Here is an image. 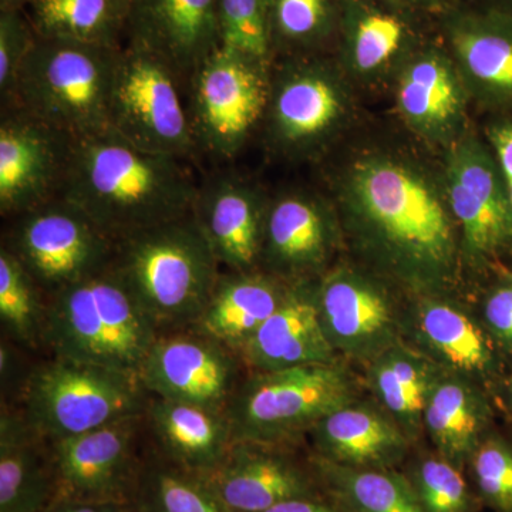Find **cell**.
<instances>
[{"label":"cell","mask_w":512,"mask_h":512,"mask_svg":"<svg viewBox=\"0 0 512 512\" xmlns=\"http://www.w3.org/2000/svg\"><path fill=\"white\" fill-rule=\"evenodd\" d=\"M36 40L35 29L25 9L0 10V97L3 109L12 104L20 70Z\"/></svg>","instance_id":"obj_40"},{"label":"cell","mask_w":512,"mask_h":512,"mask_svg":"<svg viewBox=\"0 0 512 512\" xmlns=\"http://www.w3.org/2000/svg\"><path fill=\"white\" fill-rule=\"evenodd\" d=\"M5 247L46 296L109 268L113 241L77 205L56 197L12 218Z\"/></svg>","instance_id":"obj_10"},{"label":"cell","mask_w":512,"mask_h":512,"mask_svg":"<svg viewBox=\"0 0 512 512\" xmlns=\"http://www.w3.org/2000/svg\"><path fill=\"white\" fill-rule=\"evenodd\" d=\"M446 192L466 254L488 261L512 247V207L493 150L478 138L458 137L446 161Z\"/></svg>","instance_id":"obj_12"},{"label":"cell","mask_w":512,"mask_h":512,"mask_svg":"<svg viewBox=\"0 0 512 512\" xmlns=\"http://www.w3.org/2000/svg\"><path fill=\"white\" fill-rule=\"evenodd\" d=\"M0 373H2L3 389H6L10 382L18 376V356L5 340L0 346Z\"/></svg>","instance_id":"obj_45"},{"label":"cell","mask_w":512,"mask_h":512,"mask_svg":"<svg viewBox=\"0 0 512 512\" xmlns=\"http://www.w3.org/2000/svg\"><path fill=\"white\" fill-rule=\"evenodd\" d=\"M397 67V109L407 126L427 140L454 143L470 94L450 53L416 47Z\"/></svg>","instance_id":"obj_21"},{"label":"cell","mask_w":512,"mask_h":512,"mask_svg":"<svg viewBox=\"0 0 512 512\" xmlns=\"http://www.w3.org/2000/svg\"><path fill=\"white\" fill-rule=\"evenodd\" d=\"M291 284L262 269L221 272L204 311L190 329L217 340L239 356L284 302Z\"/></svg>","instance_id":"obj_27"},{"label":"cell","mask_w":512,"mask_h":512,"mask_svg":"<svg viewBox=\"0 0 512 512\" xmlns=\"http://www.w3.org/2000/svg\"><path fill=\"white\" fill-rule=\"evenodd\" d=\"M335 244L325 205L302 192L269 202L259 269L288 282L315 279Z\"/></svg>","instance_id":"obj_23"},{"label":"cell","mask_w":512,"mask_h":512,"mask_svg":"<svg viewBox=\"0 0 512 512\" xmlns=\"http://www.w3.org/2000/svg\"><path fill=\"white\" fill-rule=\"evenodd\" d=\"M357 399V384L340 363L252 372L225 414L234 441L288 447L326 414Z\"/></svg>","instance_id":"obj_6"},{"label":"cell","mask_w":512,"mask_h":512,"mask_svg":"<svg viewBox=\"0 0 512 512\" xmlns=\"http://www.w3.org/2000/svg\"><path fill=\"white\" fill-rule=\"evenodd\" d=\"M45 512H133V505L116 503V501L57 497Z\"/></svg>","instance_id":"obj_43"},{"label":"cell","mask_w":512,"mask_h":512,"mask_svg":"<svg viewBox=\"0 0 512 512\" xmlns=\"http://www.w3.org/2000/svg\"><path fill=\"white\" fill-rule=\"evenodd\" d=\"M394 5L426 12H443L457 8L458 0H390Z\"/></svg>","instance_id":"obj_46"},{"label":"cell","mask_w":512,"mask_h":512,"mask_svg":"<svg viewBox=\"0 0 512 512\" xmlns=\"http://www.w3.org/2000/svg\"><path fill=\"white\" fill-rule=\"evenodd\" d=\"M269 202L241 178L217 175L198 188L192 217L227 272L261 266Z\"/></svg>","instance_id":"obj_20"},{"label":"cell","mask_w":512,"mask_h":512,"mask_svg":"<svg viewBox=\"0 0 512 512\" xmlns=\"http://www.w3.org/2000/svg\"><path fill=\"white\" fill-rule=\"evenodd\" d=\"M144 419L156 440L157 456L197 476L220 466L234 444L222 410L151 397Z\"/></svg>","instance_id":"obj_26"},{"label":"cell","mask_w":512,"mask_h":512,"mask_svg":"<svg viewBox=\"0 0 512 512\" xmlns=\"http://www.w3.org/2000/svg\"><path fill=\"white\" fill-rule=\"evenodd\" d=\"M309 434L315 456L369 470H400L413 444L382 407L359 399L326 414Z\"/></svg>","instance_id":"obj_24"},{"label":"cell","mask_w":512,"mask_h":512,"mask_svg":"<svg viewBox=\"0 0 512 512\" xmlns=\"http://www.w3.org/2000/svg\"><path fill=\"white\" fill-rule=\"evenodd\" d=\"M466 473L483 507L512 512V440L488 433L468 458Z\"/></svg>","instance_id":"obj_39"},{"label":"cell","mask_w":512,"mask_h":512,"mask_svg":"<svg viewBox=\"0 0 512 512\" xmlns=\"http://www.w3.org/2000/svg\"><path fill=\"white\" fill-rule=\"evenodd\" d=\"M121 49L37 37L8 109L22 110L73 138L109 130Z\"/></svg>","instance_id":"obj_5"},{"label":"cell","mask_w":512,"mask_h":512,"mask_svg":"<svg viewBox=\"0 0 512 512\" xmlns=\"http://www.w3.org/2000/svg\"><path fill=\"white\" fill-rule=\"evenodd\" d=\"M325 493L346 512H423L402 470H369L309 456Z\"/></svg>","instance_id":"obj_33"},{"label":"cell","mask_w":512,"mask_h":512,"mask_svg":"<svg viewBox=\"0 0 512 512\" xmlns=\"http://www.w3.org/2000/svg\"><path fill=\"white\" fill-rule=\"evenodd\" d=\"M443 373L426 353L400 340L367 363L366 379L379 406L414 443L423 430V414L431 389Z\"/></svg>","instance_id":"obj_31"},{"label":"cell","mask_w":512,"mask_h":512,"mask_svg":"<svg viewBox=\"0 0 512 512\" xmlns=\"http://www.w3.org/2000/svg\"><path fill=\"white\" fill-rule=\"evenodd\" d=\"M262 512H346L328 494L319 497L295 498Z\"/></svg>","instance_id":"obj_44"},{"label":"cell","mask_w":512,"mask_h":512,"mask_svg":"<svg viewBox=\"0 0 512 512\" xmlns=\"http://www.w3.org/2000/svg\"><path fill=\"white\" fill-rule=\"evenodd\" d=\"M488 140L503 173L512 207V121L494 124L488 130Z\"/></svg>","instance_id":"obj_42"},{"label":"cell","mask_w":512,"mask_h":512,"mask_svg":"<svg viewBox=\"0 0 512 512\" xmlns=\"http://www.w3.org/2000/svg\"><path fill=\"white\" fill-rule=\"evenodd\" d=\"M187 80V107L197 150L231 160L264 124L271 66L220 46Z\"/></svg>","instance_id":"obj_8"},{"label":"cell","mask_w":512,"mask_h":512,"mask_svg":"<svg viewBox=\"0 0 512 512\" xmlns=\"http://www.w3.org/2000/svg\"><path fill=\"white\" fill-rule=\"evenodd\" d=\"M74 138L19 109L0 121V214L15 218L59 197Z\"/></svg>","instance_id":"obj_15"},{"label":"cell","mask_w":512,"mask_h":512,"mask_svg":"<svg viewBox=\"0 0 512 512\" xmlns=\"http://www.w3.org/2000/svg\"><path fill=\"white\" fill-rule=\"evenodd\" d=\"M144 414L79 436L50 441L56 498L116 501L133 505L143 461L137 439Z\"/></svg>","instance_id":"obj_13"},{"label":"cell","mask_w":512,"mask_h":512,"mask_svg":"<svg viewBox=\"0 0 512 512\" xmlns=\"http://www.w3.org/2000/svg\"><path fill=\"white\" fill-rule=\"evenodd\" d=\"M504 390L505 399H507V403L510 404V407L512 409V375L508 377L507 380H505Z\"/></svg>","instance_id":"obj_49"},{"label":"cell","mask_w":512,"mask_h":512,"mask_svg":"<svg viewBox=\"0 0 512 512\" xmlns=\"http://www.w3.org/2000/svg\"><path fill=\"white\" fill-rule=\"evenodd\" d=\"M46 298L53 356L140 375L160 330L113 266Z\"/></svg>","instance_id":"obj_4"},{"label":"cell","mask_w":512,"mask_h":512,"mask_svg":"<svg viewBox=\"0 0 512 512\" xmlns=\"http://www.w3.org/2000/svg\"><path fill=\"white\" fill-rule=\"evenodd\" d=\"M490 402L480 384L444 372L434 384L423 414V430L440 456L466 470L468 458L490 433Z\"/></svg>","instance_id":"obj_29"},{"label":"cell","mask_w":512,"mask_h":512,"mask_svg":"<svg viewBox=\"0 0 512 512\" xmlns=\"http://www.w3.org/2000/svg\"><path fill=\"white\" fill-rule=\"evenodd\" d=\"M133 512H137V511H136V510H134V508H133Z\"/></svg>","instance_id":"obj_50"},{"label":"cell","mask_w":512,"mask_h":512,"mask_svg":"<svg viewBox=\"0 0 512 512\" xmlns=\"http://www.w3.org/2000/svg\"><path fill=\"white\" fill-rule=\"evenodd\" d=\"M198 188L184 160L148 153L109 128L74 138L59 197L117 242L190 215Z\"/></svg>","instance_id":"obj_2"},{"label":"cell","mask_w":512,"mask_h":512,"mask_svg":"<svg viewBox=\"0 0 512 512\" xmlns=\"http://www.w3.org/2000/svg\"><path fill=\"white\" fill-rule=\"evenodd\" d=\"M241 357L192 329L158 335L148 350L140 379L147 393L225 412L239 383Z\"/></svg>","instance_id":"obj_14"},{"label":"cell","mask_w":512,"mask_h":512,"mask_svg":"<svg viewBox=\"0 0 512 512\" xmlns=\"http://www.w3.org/2000/svg\"><path fill=\"white\" fill-rule=\"evenodd\" d=\"M180 74L160 57L127 45L111 89L110 130L148 153L175 158L197 153Z\"/></svg>","instance_id":"obj_9"},{"label":"cell","mask_w":512,"mask_h":512,"mask_svg":"<svg viewBox=\"0 0 512 512\" xmlns=\"http://www.w3.org/2000/svg\"><path fill=\"white\" fill-rule=\"evenodd\" d=\"M26 15L42 39L121 47L128 0H30Z\"/></svg>","instance_id":"obj_32"},{"label":"cell","mask_w":512,"mask_h":512,"mask_svg":"<svg viewBox=\"0 0 512 512\" xmlns=\"http://www.w3.org/2000/svg\"><path fill=\"white\" fill-rule=\"evenodd\" d=\"M421 348L444 372L477 384L500 376L498 346L484 325L463 308L440 298H424L413 318Z\"/></svg>","instance_id":"obj_25"},{"label":"cell","mask_w":512,"mask_h":512,"mask_svg":"<svg viewBox=\"0 0 512 512\" xmlns=\"http://www.w3.org/2000/svg\"><path fill=\"white\" fill-rule=\"evenodd\" d=\"M271 0H218L221 46L271 66Z\"/></svg>","instance_id":"obj_38"},{"label":"cell","mask_w":512,"mask_h":512,"mask_svg":"<svg viewBox=\"0 0 512 512\" xmlns=\"http://www.w3.org/2000/svg\"><path fill=\"white\" fill-rule=\"evenodd\" d=\"M47 298L22 262L0 249V320L16 342L36 348L45 336Z\"/></svg>","instance_id":"obj_35"},{"label":"cell","mask_w":512,"mask_h":512,"mask_svg":"<svg viewBox=\"0 0 512 512\" xmlns=\"http://www.w3.org/2000/svg\"><path fill=\"white\" fill-rule=\"evenodd\" d=\"M443 35L470 97L512 114V13L454 8L443 13Z\"/></svg>","instance_id":"obj_18"},{"label":"cell","mask_w":512,"mask_h":512,"mask_svg":"<svg viewBox=\"0 0 512 512\" xmlns=\"http://www.w3.org/2000/svg\"><path fill=\"white\" fill-rule=\"evenodd\" d=\"M146 393L136 376L53 356L26 377L22 413L50 443L146 413Z\"/></svg>","instance_id":"obj_7"},{"label":"cell","mask_w":512,"mask_h":512,"mask_svg":"<svg viewBox=\"0 0 512 512\" xmlns=\"http://www.w3.org/2000/svg\"><path fill=\"white\" fill-rule=\"evenodd\" d=\"M318 308L338 355L369 363L400 342V319L386 291L369 276L339 266L318 278Z\"/></svg>","instance_id":"obj_16"},{"label":"cell","mask_w":512,"mask_h":512,"mask_svg":"<svg viewBox=\"0 0 512 512\" xmlns=\"http://www.w3.org/2000/svg\"><path fill=\"white\" fill-rule=\"evenodd\" d=\"M500 285L488 293L484 301V326L498 348L512 353V274L501 271Z\"/></svg>","instance_id":"obj_41"},{"label":"cell","mask_w":512,"mask_h":512,"mask_svg":"<svg viewBox=\"0 0 512 512\" xmlns=\"http://www.w3.org/2000/svg\"><path fill=\"white\" fill-rule=\"evenodd\" d=\"M338 32L343 63L357 76L399 66L416 49L407 20L369 0H339Z\"/></svg>","instance_id":"obj_30"},{"label":"cell","mask_w":512,"mask_h":512,"mask_svg":"<svg viewBox=\"0 0 512 512\" xmlns=\"http://www.w3.org/2000/svg\"><path fill=\"white\" fill-rule=\"evenodd\" d=\"M511 274H512V271H511Z\"/></svg>","instance_id":"obj_51"},{"label":"cell","mask_w":512,"mask_h":512,"mask_svg":"<svg viewBox=\"0 0 512 512\" xmlns=\"http://www.w3.org/2000/svg\"><path fill=\"white\" fill-rule=\"evenodd\" d=\"M56 498L49 441L22 412L0 416V512H45Z\"/></svg>","instance_id":"obj_28"},{"label":"cell","mask_w":512,"mask_h":512,"mask_svg":"<svg viewBox=\"0 0 512 512\" xmlns=\"http://www.w3.org/2000/svg\"><path fill=\"white\" fill-rule=\"evenodd\" d=\"M423 512H480L466 470L439 453L421 454L400 468Z\"/></svg>","instance_id":"obj_37"},{"label":"cell","mask_w":512,"mask_h":512,"mask_svg":"<svg viewBox=\"0 0 512 512\" xmlns=\"http://www.w3.org/2000/svg\"><path fill=\"white\" fill-rule=\"evenodd\" d=\"M126 36L188 79L221 46L218 0H128Z\"/></svg>","instance_id":"obj_19"},{"label":"cell","mask_w":512,"mask_h":512,"mask_svg":"<svg viewBox=\"0 0 512 512\" xmlns=\"http://www.w3.org/2000/svg\"><path fill=\"white\" fill-rule=\"evenodd\" d=\"M316 288L318 279L292 282L284 302L239 355L252 372L339 362L320 322Z\"/></svg>","instance_id":"obj_22"},{"label":"cell","mask_w":512,"mask_h":512,"mask_svg":"<svg viewBox=\"0 0 512 512\" xmlns=\"http://www.w3.org/2000/svg\"><path fill=\"white\" fill-rule=\"evenodd\" d=\"M346 113L348 97L329 63L298 56L272 74L264 124L278 153L312 157L335 136Z\"/></svg>","instance_id":"obj_11"},{"label":"cell","mask_w":512,"mask_h":512,"mask_svg":"<svg viewBox=\"0 0 512 512\" xmlns=\"http://www.w3.org/2000/svg\"><path fill=\"white\" fill-rule=\"evenodd\" d=\"M342 201L356 234L384 268L436 292L456 275V220L448 201L412 165L369 156L350 167Z\"/></svg>","instance_id":"obj_1"},{"label":"cell","mask_w":512,"mask_h":512,"mask_svg":"<svg viewBox=\"0 0 512 512\" xmlns=\"http://www.w3.org/2000/svg\"><path fill=\"white\" fill-rule=\"evenodd\" d=\"M30 0H0V10L25 9Z\"/></svg>","instance_id":"obj_47"},{"label":"cell","mask_w":512,"mask_h":512,"mask_svg":"<svg viewBox=\"0 0 512 512\" xmlns=\"http://www.w3.org/2000/svg\"><path fill=\"white\" fill-rule=\"evenodd\" d=\"M111 266L160 333L190 329L221 275L192 212L117 241Z\"/></svg>","instance_id":"obj_3"},{"label":"cell","mask_w":512,"mask_h":512,"mask_svg":"<svg viewBox=\"0 0 512 512\" xmlns=\"http://www.w3.org/2000/svg\"><path fill=\"white\" fill-rule=\"evenodd\" d=\"M490 8L504 10V12L512 13V0H493V6Z\"/></svg>","instance_id":"obj_48"},{"label":"cell","mask_w":512,"mask_h":512,"mask_svg":"<svg viewBox=\"0 0 512 512\" xmlns=\"http://www.w3.org/2000/svg\"><path fill=\"white\" fill-rule=\"evenodd\" d=\"M133 508L137 512H232L204 478L157 454L143 463Z\"/></svg>","instance_id":"obj_34"},{"label":"cell","mask_w":512,"mask_h":512,"mask_svg":"<svg viewBox=\"0 0 512 512\" xmlns=\"http://www.w3.org/2000/svg\"><path fill=\"white\" fill-rule=\"evenodd\" d=\"M339 26V0H271L272 50L305 55L318 49Z\"/></svg>","instance_id":"obj_36"},{"label":"cell","mask_w":512,"mask_h":512,"mask_svg":"<svg viewBox=\"0 0 512 512\" xmlns=\"http://www.w3.org/2000/svg\"><path fill=\"white\" fill-rule=\"evenodd\" d=\"M232 512H262L295 498L326 494L311 458L286 447L234 441L220 466L201 476Z\"/></svg>","instance_id":"obj_17"}]
</instances>
